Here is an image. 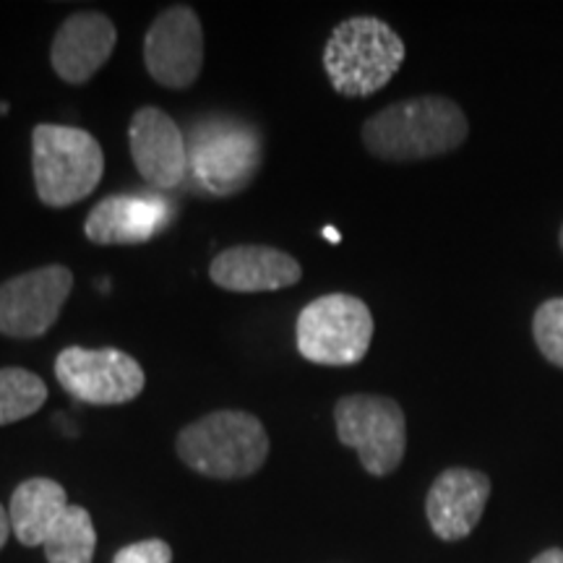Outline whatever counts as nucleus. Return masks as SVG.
<instances>
[{"mask_svg":"<svg viewBox=\"0 0 563 563\" xmlns=\"http://www.w3.org/2000/svg\"><path fill=\"white\" fill-rule=\"evenodd\" d=\"M467 136V115L454 100L441 95L394 102L363 123L365 150L386 162L441 157L460 150Z\"/></svg>","mask_w":563,"mask_h":563,"instance_id":"1","label":"nucleus"},{"mask_svg":"<svg viewBox=\"0 0 563 563\" xmlns=\"http://www.w3.org/2000/svg\"><path fill=\"white\" fill-rule=\"evenodd\" d=\"M178 456L211 481H243L256 475L269 456V435L256 415L217 410L178 433Z\"/></svg>","mask_w":563,"mask_h":563,"instance_id":"2","label":"nucleus"},{"mask_svg":"<svg viewBox=\"0 0 563 563\" xmlns=\"http://www.w3.org/2000/svg\"><path fill=\"white\" fill-rule=\"evenodd\" d=\"M405 42L376 16H352L334 26L323 47V70L342 97H371L405 63Z\"/></svg>","mask_w":563,"mask_h":563,"instance_id":"3","label":"nucleus"},{"mask_svg":"<svg viewBox=\"0 0 563 563\" xmlns=\"http://www.w3.org/2000/svg\"><path fill=\"white\" fill-rule=\"evenodd\" d=\"M32 173L45 207H74L100 186L104 173L100 141L74 125L40 123L32 131Z\"/></svg>","mask_w":563,"mask_h":563,"instance_id":"4","label":"nucleus"},{"mask_svg":"<svg viewBox=\"0 0 563 563\" xmlns=\"http://www.w3.org/2000/svg\"><path fill=\"white\" fill-rule=\"evenodd\" d=\"M373 313L361 298L344 292L308 302L295 323L298 352L316 365H357L373 342Z\"/></svg>","mask_w":563,"mask_h":563,"instance_id":"5","label":"nucleus"},{"mask_svg":"<svg viewBox=\"0 0 563 563\" xmlns=\"http://www.w3.org/2000/svg\"><path fill=\"white\" fill-rule=\"evenodd\" d=\"M336 439L355 449L363 470L386 477L399 467L407 452V420L402 407L376 394H347L334 405Z\"/></svg>","mask_w":563,"mask_h":563,"instance_id":"6","label":"nucleus"},{"mask_svg":"<svg viewBox=\"0 0 563 563\" xmlns=\"http://www.w3.org/2000/svg\"><path fill=\"white\" fill-rule=\"evenodd\" d=\"M55 376L76 402L97 407L133 402L146 386L139 361L118 347H66L55 357Z\"/></svg>","mask_w":563,"mask_h":563,"instance_id":"7","label":"nucleus"},{"mask_svg":"<svg viewBox=\"0 0 563 563\" xmlns=\"http://www.w3.org/2000/svg\"><path fill=\"white\" fill-rule=\"evenodd\" d=\"M74 274L68 266L51 264L19 274L0 285V334L11 340H37L58 321Z\"/></svg>","mask_w":563,"mask_h":563,"instance_id":"8","label":"nucleus"},{"mask_svg":"<svg viewBox=\"0 0 563 563\" xmlns=\"http://www.w3.org/2000/svg\"><path fill=\"white\" fill-rule=\"evenodd\" d=\"M144 66L159 87L188 89L203 68V26L191 5L162 11L144 37Z\"/></svg>","mask_w":563,"mask_h":563,"instance_id":"9","label":"nucleus"},{"mask_svg":"<svg viewBox=\"0 0 563 563\" xmlns=\"http://www.w3.org/2000/svg\"><path fill=\"white\" fill-rule=\"evenodd\" d=\"M188 162L209 194L230 196L256 175L262 165V141L241 125H203L196 131Z\"/></svg>","mask_w":563,"mask_h":563,"instance_id":"10","label":"nucleus"},{"mask_svg":"<svg viewBox=\"0 0 563 563\" xmlns=\"http://www.w3.org/2000/svg\"><path fill=\"white\" fill-rule=\"evenodd\" d=\"M131 157L141 178L152 186L178 188L188 170V146L178 123L159 108L133 112L129 125Z\"/></svg>","mask_w":563,"mask_h":563,"instance_id":"11","label":"nucleus"},{"mask_svg":"<svg viewBox=\"0 0 563 563\" xmlns=\"http://www.w3.org/2000/svg\"><path fill=\"white\" fill-rule=\"evenodd\" d=\"M490 498V477L481 470L452 467L435 477L426 496V517L435 538L456 543L481 525Z\"/></svg>","mask_w":563,"mask_h":563,"instance_id":"12","label":"nucleus"},{"mask_svg":"<svg viewBox=\"0 0 563 563\" xmlns=\"http://www.w3.org/2000/svg\"><path fill=\"white\" fill-rule=\"evenodd\" d=\"M175 207L152 194L108 196L89 211L84 235L97 245H139L150 243L167 228Z\"/></svg>","mask_w":563,"mask_h":563,"instance_id":"13","label":"nucleus"},{"mask_svg":"<svg viewBox=\"0 0 563 563\" xmlns=\"http://www.w3.org/2000/svg\"><path fill=\"white\" fill-rule=\"evenodd\" d=\"M118 30L100 11H79L68 16L55 32L51 47L53 70L66 84H87L110 60Z\"/></svg>","mask_w":563,"mask_h":563,"instance_id":"14","label":"nucleus"},{"mask_svg":"<svg viewBox=\"0 0 563 563\" xmlns=\"http://www.w3.org/2000/svg\"><path fill=\"white\" fill-rule=\"evenodd\" d=\"M209 277L228 292H274L298 285L302 269L298 258L272 245H232L211 262Z\"/></svg>","mask_w":563,"mask_h":563,"instance_id":"15","label":"nucleus"},{"mask_svg":"<svg viewBox=\"0 0 563 563\" xmlns=\"http://www.w3.org/2000/svg\"><path fill=\"white\" fill-rule=\"evenodd\" d=\"M66 488L51 477H30L13 490L9 519L21 545H45L47 534L68 509Z\"/></svg>","mask_w":563,"mask_h":563,"instance_id":"16","label":"nucleus"},{"mask_svg":"<svg viewBox=\"0 0 563 563\" xmlns=\"http://www.w3.org/2000/svg\"><path fill=\"white\" fill-rule=\"evenodd\" d=\"M47 563H91L97 551V530L84 506H68L45 540Z\"/></svg>","mask_w":563,"mask_h":563,"instance_id":"17","label":"nucleus"},{"mask_svg":"<svg viewBox=\"0 0 563 563\" xmlns=\"http://www.w3.org/2000/svg\"><path fill=\"white\" fill-rule=\"evenodd\" d=\"M47 402V386L26 368H0V426H11L40 412Z\"/></svg>","mask_w":563,"mask_h":563,"instance_id":"18","label":"nucleus"},{"mask_svg":"<svg viewBox=\"0 0 563 563\" xmlns=\"http://www.w3.org/2000/svg\"><path fill=\"white\" fill-rule=\"evenodd\" d=\"M532 334L548 361L563 368V298L540 302L532 319Z\"/></svg>","mask_w":563,"mask_h":563,"instance_id":"19","label":"nucleus"},{"mask_svg":"<svg viewBox=\"0 0 563 563\" xmlns=\"http://www.w3.org/2000/svg\"><path fill=\"white\" fill-rule=\"evenodd\" d=\"M112 563H173V548L159 538L139 540L112 555Z\"/></svg>","mask_w":563,"mask_h":563,"instance_id":"20","label":"nucleus"},{"mask_svg":"<svg viewBox=\"0 0 563 563\" xmlns=\"http://www.w3.org/2000/svg\"><path fill=\"white\" fill-rule=\"evenodd\" d=\"M530 563H563V551L561 548H548V551L534 555Z\"/></svg>","mask_w":563,"mask_h":563,"instance_id":"21","label":"nucleus"},{"mask_svg":"<svg viewBox=\"0 0 563 563\" xmlns=\"http://www.w3.org/2000/svg\"><path fill=\"white\" fill-rule=\"evenodd\" d=\"M9 534H11L9 509H3V504H0V548L5 545V540H9Z\"/></svg>","mask_w":563,"mask_h":563,"instance_id":"22","label":"nucleus"},{"mask_svg":"<svg viewBox=\"0 0 563 563\" xmlns=\"http://www.w3.org/2000/svg\"><path fill=\"white\" fill-rule=\"evenodd\" d=\"M323 235H327V238H332V243H340V232L332 230V228H327V230H323Z\"/></svg>","mask_w":563,"mask_h":563,"instance_id":"23","label":"nucleus"},{"mask_svg":"<svg viewBox=\"0 0 563 563\" xmlns=\"http://www.w3.org/2000/svg\"><path fill=\"white\" fill-rule=\"evenodd\" d=\"M559 241H561V251H563V228H561V235H559Z\"/></svg>","mask_w":563,"mask_h":563,"instance_id":"24","label":"nucleus"}]
</instances>
